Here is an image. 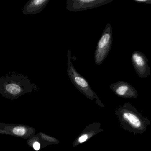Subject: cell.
Here are the masks:
<instances>
[{
  "mask_svg": "<svg viewBox=\"0 0 151 151\" xmlns=\"http://www.w3.org/2000/svg\"><path fill=\"white\" fill-rule=\"evenodd\" d=\"M120 126L126 131L134 134H142L151 124L147 118L143 117L137 109L129 103L120 105L115 110Z\"/></svg>",
  "mask_w": 151,
  "mask_h": 151,
  "instance_id": "1",
  "label": "cell"
},
{
  "mask_svg": "<svg viewBox=\"0 0 151 151\" xmlns=\"http://www.w3.org/2000/svg\"><path fill=\"white\" fill-rule=\"evenodd\" d=\"M38 90L36 85L24 75L12 74L0 78V94L11 100Z\"/></svg>",
  "mask_w": 151,
  "mask_h": 151,
  "instance_id": "2",
  "label": "cell"
},
{
  "mask_svg": "<svg viewBox=\"0 0 151 151\" xmlns=\"http://www.w3.org/2000/svg\"><path fill=\"white\" fill-rule=\"evenodd\" d=\"M67 72L73 84L82 94L90 100L94 101L96 104L101 107H104L97 95L91 89L87 80L81 75L75 69L72 62L71 51L69 50L67 52Z\"/></svg>",
  "mask_w": 151,
  "mask_h": 151,
  "instance_id": "3",
  "label": "cell"
},
{
  "mask_svg": "<svg viewBox=\"0 0 151 151\" xmlns=\"http://www.w3.org/2000/svg\"><path fill=\"white\" fill-rule=\"evenodd\" d=\"M112 42V28L111 24L108 23L98 41L95 51L94 60L96 65H100L104 61L111 51Z\"/></svg>",
  "mask_w": 151,
  "mask_h": 151,
  "instance_id": "4",
  "label": "cell"
},
{
  "mask_svg": "<svg viewBox=\"0 0 151 151\" xmlns=\"http://www.w3.org/2000/svg\"><path fill=\"white\" fill-rule=\"evenodd\" d=\"M113 0H67L66 9L72 12L94 9L111 2Z\"/></svg>",
  "mask_w": 151,
  "mask_h": 151,
  "instance_id": "5",
  "label": "cell"
},
{
  "mask_svg": "<svg viewBox=\"0 0 151 151\" xmlns=\"http://www.w3.org/2000/svg\"><path fill=\"white\" fill-rule=\"evenodd\" d=\"M3 131L5 134L27 140L35 135L36 130L26 125L5 123Z\"/></svg>",
  "mask_w": 151,
  "mask_h": 151,
  "instance_id": "6",
  "label": "cell"
},
{
  "mask_svg": "<svg viewBox=\"0 0 151 151\" xmlns=\"http://www.w3.org/2000/svg\"><path fill=\"white\" fill-rule=\"evenodd\" d=\"M131 61L137 75L141 78H147L150 74V68L146 56L139 51H135L131 56Z\"/></svg>",
  "mask_w": 151,
  "mask_h": 151,
  "instance_id": "7",
  "label": "cell"
},
{
  "mask_svg": "<svg viewBox=\"0 0 151 151\" xmlns=\"http://www.w3.org/2000/svg\"><path fill=\"white\" fill-rule=\"evenodd\" d=\"M110 88L116 95L122 98H137L138 96L135 88L126 82L118 81L112 83Z\"/></svg>",
  "mask_w": 151,
  "mask_h": 151,
  "instance_id": "8",
  "label": "cell"
},
{
  "mask_svg": "<svg viewBox=\"0 0 151 151\" xmlns=\"http://www.w3.org/2000/svg\"><path fill=\"white\" fill-rule=\"evenodd\" d=\"M104 129L101 128V125L98 122H94L87 126L80 135L73 143V147H76L89 140L97 134L103 132Z\"/></svg>",
  "mask_w": 151,
  "mask_h": 151,
  "instance_id": "9",
  "label": "cell"
},
{
  "mask_svg": "<svg viewBox=\"0 0 151 151\" xmlns=\"http://www.w3.org/2000/svg\"><path fill=\"white\" fill-rule=\"evenodd\" d=\"M50 0H30L25 4L23 10L25 15H34L41 12L47 5Z\"/></svg>",
  "mask_w": 151,
  "mask_h": 151,
  "instance_id": "10",
  "label": "cell"
},
{
  "mask_svg": "<svg viewBox=\"0 0 151 151\" xmlns=\"http://www.w3.org/2000/svg\"><path fill=\"white\" fill-rule=\"evenodd\" d=\"M39 137L41 143V149L45 148L48 145L58 144L59 143V140L55 137L46 134L44 133L40 132L36 134Z\"/></svg>",
  "mask_w": 151,
  "mask_h": 151,
  "instance_id": "11",
  "label": "cell"
},
{
  "mask_svg": "<svg viewBox=\"0 0 151 151\" xmlns=\"http://www.w3.org/2000/svg\"><path fill=\"white\" fill-rule=\"evenodd\" d=\"M27 144L36 151H39L41 149V143L40 140L36 134L27 139Z\"/></svg>",
  "mask_w": 151,
  "mask_h": 151,
  "instance_id": "12",
  "label": "cell"
},
{
  "mask_svg": "<svg viewBox=\"0 0 151 151\" xmlns=\"http://www.w3.org/2000/svg\"><path fill=\"white\" fill-rule=\"evenodd\" d=\"M134 1L136 2L151 4V0H134Z\"/></svg>",
  "mask_w": 151,
  "mask_h": 151,
  "instance_id": "13",
  "label": "cell"
},
{
  "mask_svg": "<svg viewBox=\"0 0 151 151\" xmlns=\"http://www.w3.org/2000/svg\"><path fill=\"white\" fill-rule=\"evenodd\" d=\"M5 123H1L0 122V134H5L4 131H3L4 127L5 125Z\"/></svg>",
  "mask_w": 151,
  "mask_h": 151,
  "instance_id": "14",
  "label": "cell"
}]
</instances>
